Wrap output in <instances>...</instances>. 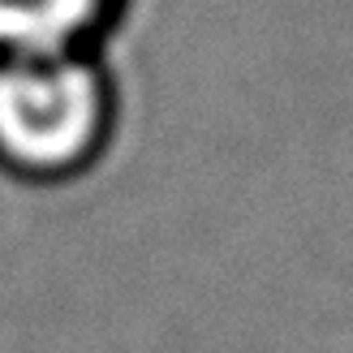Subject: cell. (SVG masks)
<instances>
[{
	"instance_id": "6da1fadb",
	"label": "cell",
	"mask_w": 353,
	"mask_h": 353,
	"mask_svg": "<svg viewBox=\"0 0 353 353\" xmlns=\"http://www.w3.org/2000/svg\"><path fill=\"white\" fill-rule=\"evenodd\" d=\"M117 125V86L95 48L0 57V172L57 185L86 172Z\"/></svg>"
},
{
	"instance_id": "7a4b0ae2",
	"label": "cell",
	"mask_w": 353,
	"mask_h": 353,
	"mask_svg": "<svg viewBox=\"0 0 353 353\" xmlns=\"http://www.w3.org/2000/svg\"><path fill=\"white\" fill-rule=\"evenodd\" d=\"M121 0H0V57L95 48Z\"/></svg>"
}]
</instances>
